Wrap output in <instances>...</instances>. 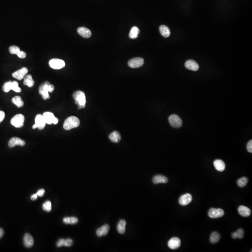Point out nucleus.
Wrapping results in <instances>:
<instances>
[{"instance_id": "f257e3e1", "label": "nucleus", "mask_w": 252, "mask_h": 252, "mask_svg": "<svg viewBox=\"0 0 252 252\" xmlns=\"http://www.w3.org/2000/svg\"><path fill=\"white\" fill-rule=\"evenodd\" d=\"M54 90V86L51 85L49 82H46L42 84L39 87V93L40 95H42V98L46 100L50 99L49 93H52Z\"/></svg>"}, {"instance_id": "f03ea898", "label": "nucleus", "mask_w": 252, "mask_h": 252, "mask_svg": "<svg viewBox=\"0 0 252 252\" xmlns=\"http://www.w3.org/2000/svg\"><path fill=\"white\" fill-rule=\"evenodd\" d=\"M80 124L79 119L75 116L68 117L65 121L63 128L65 130H69L78 127Z\"/></svg>"}, {"instance_id": "7ed1b4c3", "label": "nucleus", "mask_w": 252, "mask_h": 252, "mask_svg": "<svg viewBox=\"0 0 252 252\" xmlns=\"http://www.w3.org/2000/svg\"><path fill=\"white\" fill-rule=\"evenodd\" d=\"M73 97L75 100V103L78 106L79 109L85 108L86 103L85 94L82 91H77L74 93Z\"/></svg>"}, {"instance_id": "20e7f679", "label": "nucleus", "mask_w": 252, "mask_h": 252, "mask_svg": "<svg viewBox=\"0 0 252 252\" xmlns=\"http://www.w3.org/2000/svg\"><path fill=\"white\" fill-rule=\"evenodd\" d=\"M2 89L5 93L9 92L11 90H13L16 93H20L22 91L21 88L19 87L18 82L16 81H9L5 83Z\"/></svg>"}, {"instance_id": "39448f33", "label": "nucleus", "mask_w": 252, "mask_h": 252, "mask_svg": "<svg viewBox=\"0 0 252 252\" xmlns=\"http://www.w3.org/2000/svg\"><path fill=\"white\" fill-rule=\"evenodd\" d=\"M25 118L23 114H18L14 116L11 120V125L15 127L20 128L24 125Z\"/></svg>"}, {"instance_id": "423d86ee", "label": "nucleus", "mask_w": 252, "mask_h": 252, "mask_svg": "<svg viewBox=\"0 0 252 252\" xmlns=\"http://www.w3.org/2000/svg\"><path fill=\"white\" fill-rule=\"evenodd\" d=\"M42 116L46 124L47 123L49 125L54 124L56 125L58 123V119L56 118L52 113L49 112H45L44 113L43 115H42Z\"/></svg>"}, {"instance_id": "0eeeda50", "label": "nucleus", "mask_w": 252, "mask_h": 252, "mask_svg": "<svg viewBox=\"0 0 252 252\" xmlns=\"http://www.w3.org/2000/svg\"><path fill=\"white\" fill-rule=\"evenodd\" d=\"M169 121L171 126L175 128L181 127L183 124L181 118L177 114H174L170 115L169 118Z\"/></svg>"}, {"instance_id": "6e6552de", "label": "nucleus", "mask_w": 252, "mask_h": 252, "mask_svg": "<svg viewBox=\"0 0 252 252\" xmlns=\"http://www.w3.org/2000/svg\"><path fill=\"white\" fill-rule=\"evenodd\" d=\"M65 62L62 59L54 58L49 61V65L51 68L56 70L62 69L65 66Z\"/></svg>"}, {"instance_id": "1a4fd4ad", "label": "nucleus", "mask_w": 252, "mask_h": 252, "mask_svg": "<svg viewBox=\"0 0 252 252\" xmlns=\"http://www.w3.org/2000/svg\"><path fill=\"white\" fill-rule=\"evenodd\" d=\"M225 213L223 209L221 208H212L209 210L208 215L209 217L212 219H217L221 218L224 216Z\"/></svg>"}, {"instance_id": "9d476101", "label": "nucleus", "mask_w": 252, "mask_h": 252, "mask_svg": "<svg viewBox=\"0 0 252 252\" xmlns=\"http://www.w3.org/2000/svg\"><path fill=\"white\" fill-rule=\"evenodd\" d=\"M144 61L141 58H135L129 60L128 65L132 68H137L141 67L144 64Z\"/></svg>"}, {"instance_id": "9b49d317", "label": "nucleus", "mask_w": 252, "mask_h": 252, "mask_svg": "<svg viewBox=\"0 0 252 252\" xmlns=\"http://www.w3.org/2000/svg\"><path fill=\"white\" fill-rule=\"evenodd\" d=\"M181 245V240L177 237H173L168 241V246L171 249H176L179 248Z\"/></svg>"}, {"instance_id": "f8f14e48", "label": "nucleus", "mask_w": 252, "mask_h": 252, "mask_svg": "<svg viewBox=\"0 0 252 252\" xmlns=\"http://www.w3.org/2000/svg\"><path fill=\"white\" fill-rule=\"evenodd\" d=\"M25 145V142L18 137H13L9 140L8 145L10 148H13L16 146H23Z\"/></svg>"}, {"instance_id": "ddd939ff", "label": "nucleus", "mask_w": 252, "mask_h": 252, "mask_svg": "<svg viewBox=\"0 0 252 252\" xmlns=\"http://www.w3.org/2000/svg\"><path fill=\"white\" fill-rule=\"evenodd\" d=\"M192 200V196L190 194L186 193L180 197L179 199V203L181 205L185 206L190 204Z\"/></svg>"}, {"instance_id": "4468645a", "label": "nucleus", "mask_w": 252, "mask_h": 252, "mask_svg": "<svg viewBox=\"0 0 252 252\" xmlns=\"http://www.w3.org/2000/svg\"><path fill=\"white\" fill-rule=\"evenodd\" d=\"M28 72V70L27 68L25 67H23L22 69H20L17 71L14 72L12 74V76L15 78L16 79L18 80H20L23 79L25 77V75L27 74Z\"/></svg>"}, {"instance_id": "2eb2a0df", "label": "nucleus", "mask_w": 252, "mask_h": 252, "mask_svg": "<svg viewBox=\"0 0 252 252\" xmlns=\"http://www.w3.org/2000/svg\"><path fill=\"white\" fill-rule=\"evenodd\" d=\"M35 124L36 125L37 128L39 130H42L44 128L46 123L42 115L39 114L37 115L35 118Z\"/></svg>"}, {"instance_id": "dca6fc26", "label": "nucleus", "mask_w": 252, "mask_h": 252, "mask_svg": "<svg viewBox=\"0 0 252 252\" xmlns=\"http://www.w3.org/2000/svg\"><path fill=\"white\" fill-rule=\"evenodd\" d=\"M34 239L32 236L29 233H26L23 237V244L25 247L30 248L34 245Z\"/></svg>"}, {"instance_id": "f3484780", "label": "nucleus", "mask_w": 252, "mask_h": 252, "mask_svg": "<svg viewBox=\"0 0 252 252\" xmlns=\"http://www.w3.org/2000/svg\"><path fill=\"white\" fill-rule=\"evenodd\" d=\"M185 66L188 70L193 71H197L199 69V65L196 61L193 60H189L185 63Z\"/></svg>"}, {"instance_id": "a211bd4d", "label": "nucleus", "mask_w": 252, "mask_h": 252, "mask_svg": "<svg viewBox=\"0 0 252 252\" xmlns=\"http://www.w3.org/2000/svg\"><path fill=\"white\" fill-rule=\"evenodd\" d=\"M109 228L110 227L107 224H106L105 225L98 228L96 231V234L97 236L100 237L106 235L109 232Z\"/></svg>"}, {"instance_id": "6ab92c4d", "label": "nucleus", "mask_w": 252, "mask_h": 252, "mask_svg": "<svg viewBox=\"0 0 252 252\" xmlns=\"http://www.w3.org/2000/svg\"><path fill=\"white\" fill-rule=\"evenodd\" d=\"M238 212L242 217H248L250 216L251 211L250 209L244 205H240L238 208Z\"/></svg>"}, {"instance_id": "aec40b11", "label": "nucleus", "mask_w": 252, "mask_h": 252, "mask_svg": "<svg viewBox=\"0 0 252 252\" xmlns=\"http://www.w3.org/2000/svg\"><path fill=\"white\" fill-rule=\"evenodd\" d=\"M77 31L81 36L85 38H89L92 35V33L90 30L85 27L79 28L77 30Z\"/></svg>"}, {"instance_id": "412c9836", "label": "nucleus", "mask_w": 252, "mask_h": 252, "mask_svg": "<svg viewBox=\"0 0 252 252\" xmlns=\"http://www.w3.org/2000/svg\"><path fill=\"white\" fill-rule=\"evenodd\" d=\"M213 165L216 170L219 172H222L225 170V163L222 160L219 159L215 160L213 162Z\"/></svg>"}, {"instance_id": "4be33fe9", "label": "nucleus", "mask_w": 252, "mask_h": 252, "mask_svg": "<svg viewBox=\"0 0 252 252\" xmlns=\"http://www.w3.org/2000/svg\"><path fill=\"white\" fill-rule=\"evenodd\" d=\"M153 182L155 184L167 183L168 179L166 177L163 175H156L153 178Z\"/></svg>"}, {"instance_id": "5701e85b", "label": "nucleus", "mask_w": 252, "mask_h": 252, "mask_svg": "<svg viewBox=\"0 0 252 252\" xmlns=\"http://www.w3.org/2000/svg\"><path fill=\"white\" fill-rule=\"evenodd\" d=\"M126 221L124 219H121L119 221L117 225V231L119 233L124 234L126 231Z\"/></svg>"}, {"instance_id": "b1692460", "label": "nucleus", "mask_w": 252, "mask_h": 252, "mask_svg": "<svg viewBox=\"0 0 252 252\" xmlns=\"http://www.w3.org/2000/svg\"><path fill=\"white\" fill-rule=\"evenodd\" d=\"M109 138L111 141L114 143H117L121 139V136L119 132L117 131H114L110 134L109 135Z\"/></svg>"}, {"instance_id": "393cba45", "label": "nucleus", "mask_w": 252, "mask_h": 252, "mask_svg": "<svg viewBox=\"0 0 252 252\" xmlns=\"http://www.w3.org/2000/svg\"><path fill=\"white\" fill-rule=\"evenodd\" d=\"M160 33L164 37H169L170 35V31L169 28L165 25H163L159 27Z\"/></svg>"}, {"instance_id": "a878e982", "label": "nucleus", "mask_w": 252, "mask_h": 252, "mask_svg": "<svg viewBox=\"0 0 252 252\" xmlns=\"http://www.w3.org/2000/svg\"><path fill=\"white\" fill-rule=\"evenodd\" d=\"M220 237L221 236L219 233L213 232L210 236V241L212 244H216L219 241Z\"/></svg>"}, {"instance_id": "bb28decb", "label": "nucleus", "mask_w": 252, "mask_h": 252, "mask_svg": "<svg viewBox=\"0 0 252 252\" xmlns=\"http://www.w3.org/2000/svg\"><path fill=\"white\" fill-rule=\"evenodd\" d=\"M23 84L28 87H32L34 85V81L30 75H27L24 77Z\"/></svg>"}, {"instance_id": "cd10ccee", "label": "nucleus", "mask_w": 252, "mask_h": 252, "mask_svg": "<svg viewBox=\"0 0 252 252\" xmlns=\"http://www.w3.org/2000/svg\"><path fill=\"white\" fill-rule=\"evenodd\" d=\"M140 33V30L137 27H132L130 32H129V37L131 39H134L138 37V34Z\"/></svg>"}, {"instance_id": "c85d7f7f", "label": "nucleus", "mask_w": 252, "mask_h": 252, "mask_svg": "<svg viewBox=\"0 0 252 252\" xmlns=\"http://www.w3.org/2000/svg\"><path fill=\"white\" fill-rule=\"evenodd\" d=\"M63 222L65 224L74 225L78 222V219L76 217H65L63 220Z\"/></svg>"}, {"instance_id": "c756f323", "label": "nucleus", "mask_w": 252, "mask_h": 252, "mask_svg": "<svg viewBox=\"0 0 252 252\" xmlns=\"http://www.w3.org/2000/svg\"><path fill=\"white\" fill-rule=\"evenodd\" d=\"M12 101L18 107H22L24 105V103L20 96H16L12 98Z\"/></svg>"}, {"instance_id": "7c9ffc66", "label": "nucleus", "mask_w": 252, "mask_h": 252, "mask_svg": "<svg viewBox=\"0 0 252 252\" xmlns=\"http://www.w3.org/2000/svg\"><path fill=\"white\" fill-rule=\"evenodd\" d=\"M244 231L242 228H239L236 232L233 233L232 234V237L234 239L239 238L241 239L244 237Z\"/></svg>"}, {"instance_id": "2f4dec72", "label": "nucleus", "mask_w": 252, "mask_h": 252, "mask_svg": "<svg viewBox=\"0 0 252 252\" xmlns=\"http://www.w3.org/2000/svg\"><path fill=\"white\" fill-rule=\"evenodd\" d=\"M248 182V179L247 177H243L240 179H238L237 181V184L239 187L243 188L247 184Z\"/></svg>"}, {"instance_id": "473e14b6", "label": "nucleus", "mask_w": 252, "mask_h": 252, "mask_svg": "<svg viewBox=\"0 0 252 252\" xmlns=\"http://www.w3.org/2000/svg\"><path fill=\"white\" fill-rule=\"evenodd\" d=\"M43 209L47 212H50L51 210V201H46L43 205Z\"/></svg>"}, {"instance_id": "72a5a7b5", "label": "nucleus", "mask_w": 252, "mask_h": 252, "mask_svg": "<svg viewBox=\"0 0 252 252\" xmlns=\"http://www.w3.org/2000/svg\"><path fill=\"white\" fill-rule=\"evenodd\" d=\"M9 51L11 54L17 55L20 51V49L17 46H12L9 48Z\"/></svg>"}, {"instance_id": "f704fd0d", "label": "nucleus", "mask_w": 252, "mask_h": 252, "mask_svg": "<svg viewBox=\"0 0 252 252\" xmlns=\"http://www.w3.org/2000/svg\"><path fill=\"white\" fill-rule=\"evenodd\" d=\"M65 240L64 239H61L59 240L57 243V246L58 247H60L62 246H65Z\"/></svg>"}, {"instance_id": "c9c22d12", "label": "nucleus", "mask_w": 252, "mask_h": 252, "mask_svg": "<svg viewBox=\"0 0 252 252\" xmlns=\"http://www.w3.org/2000/svg\"><path fill=\"white\" fill-rule=\"evenodd\" d=\"M72 244H73V240H72L71 239H67L65 240V246L69 247L72 246Z\"/></svg>"}, {"instance_id": "e433bc0d", "label": "nucleus", "mask_w": 252, "mask_h": 252, "mask_svg": "<svg viewBox=\"0 0 252 252\" xmlns=\"http://www.w3.org/2000/svg\"><path fill=\"white\" fill-rule=\"evenodd\" d=\"M247 151L250 153L252 152V140H251L248 142L247 146Z\"/></svg>"}, {"instance_id": "4c0bfd02", "label": "nucleus", "mask_w": 252, "mask_h": 252, "mask_svg": "<svg viewBox=\"0 0 252 252\" xmlns=\"http://www.w3.org/2000/svg\"><path fill=\"white\" fill-rule=\"evenodd\" d=\"M17 55L19 58H24L26 57V53L24 51H19Z\"/></svg>"}, {"instance_id": "58836bf2", "label": "nucleus", "mask_w": 252, "mask_h": 252, "mask_svg": "<svg viewBox=\"0 0 252 252\" xmlns=\"http://www.w3.org/2000/svg\"><path fill=\"white\" fill-rule=\"evenodd\" d=\"M44 193H45V190L44 189H42L38 190L36 194H37V196H39L40 197H42L44 195Z\"/></svg>"}, {"instance_id": "ea45409f", "label": "nucleus", "mask_w": 252, "mask_h": 252, "mask_svg": "<svg viewBox=\"0 0 252 252\" xmlns=\"http://www.w3.org/2000/svg\"><path fill=\"white\" fill-rule=\"evenodd\" d=\"M5 113L3 111H0V123L2 122L5 118Z\"/></svg>"}, {"instance_id": "a19ab883", "label": "nucleus", "mask_w": 252, "mask_h": 252, "mask_svg": "<svg viewBox=\"0 0 252 252\" xmlns=\"http://www.w3.org/2000/svg\"><path fill=\"white\" fill-rule=\"evenodd\" d=\"M37 194H33V195L31 196V199L32 200H36L37 199Z\"/></svg>"}, {"instance_id": "79ce46f5", "label": "nucleus", "mask_w": 252, "mask_h": 252, "mask_svg": "<svg viewBox=\"0 0 252 252\" xmlns=\"http://www.w3.org/2000/svg\"><path fill=\"white\" fill-rule=\"evenodd\" d=\"M4 233V231H3V229L0 228V239L3 237Z\"/></svg>"}, {"instance_id": "37998d69", "label": "nucleus", "mask_w": 252, "mask_h": 252, "mask_svg": "<svg viewBox=\"0 0 252 252\" xmlns=\"http://www.w3.org/2000/svg\"><path fill=\"white\" fill-rule=\"evenodd\" d=\"M36 128H37L36 125V124H35L34 125H33V127H32V128H33V129H36Z\"/></svg>"}]
</instances>
